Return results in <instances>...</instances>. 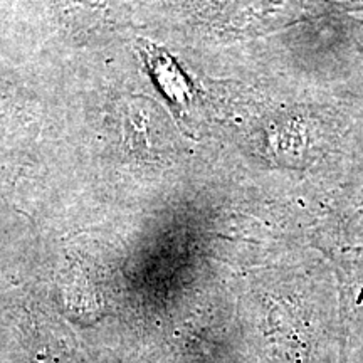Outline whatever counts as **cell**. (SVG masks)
I'll use <instances>...</instances> for the list:
<instances>
[{
  "mask_svg": "<svg viewBox=\"0 0 363 363\" xmlns=\"http://www.w3.org/2000/svg\"><path fill=\"white\" fill-rule=\"evenodd\" d=\"M350 363H363V353H355V355H352Z\"/></svg>",
  "mask_w": 363,
  "mask_h": 363,
  "instance_id": "cell-2",
  "label": "cell"
},
{
  "mask_svg": "<svg viewBox=\"0 0 363 363\" xmlns=\"http://www.w3.org/2000/svg\"><path fill=\"white\" fill-rule=\"evenodd\" d=\"M148 62L163 91L175 101H184L185 96H187V83H185V78L180 74V71L175 67L174 61L167 54L157 49V51L152 52Z\"/></svg>",
  "mask_w": 363,
  "mask_h": 363,
  "instance_id": "cell-1",
  "label": "cell"
}]
</instances>
